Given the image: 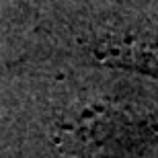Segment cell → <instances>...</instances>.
<instances>
[{
    "label": "cell",
    "mask_w": 158,
    "mask_h": 158,
    "mask_svg": "<svg viewBox=\"0 0 158 158\" xmlns=\"http://www.w3.org/2000/svg\"><path fill=\"white\" fill-rule=\"evenodd\" d=\"M158 138V123L123 107L93 105L66 123V152L76 158H138Z\"/></svg>",
    "instance_id": "6da1fadb"
},
{
    "label": "cell",
    "mask_w": 158,
    "mask_h": 158,
    "mask_svg": "<svg viewBox=\"0 0 158 158\" xmlns=\"http://www.w3.org/2000/svg\"><path fill=\"white\" fill-rule=\"evenodd\" d=\"M97 52L109 64L158 74V25L119 23L105 31Z\"/></svg>",
    "instance_id": "7a4b0ae2"
}]
</instances>
